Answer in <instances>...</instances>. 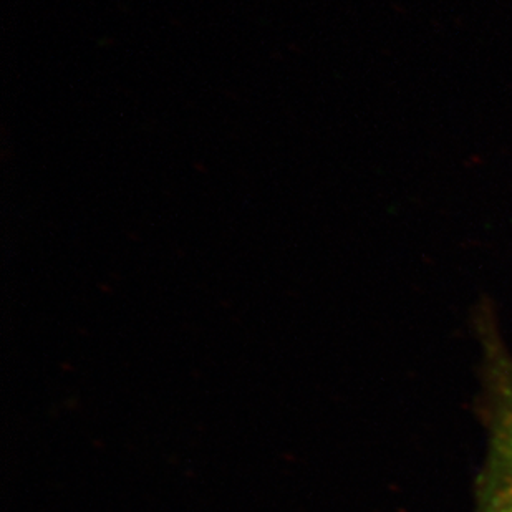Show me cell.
Segmentation results:
<instances>
[{"instance_id":"1","label":"cell","mask_w":512,"mask_h":512,"mask_svg":"<svg viewBox=\"0 0 512 512\" xmlns=\"http://www.w3.org/2000/svg\"><path fill=\"white\" fill-rule=\"evenodd\" d=\"M478 334L483 360L476 410L488 431V450L512 455V353L493 320L483 319Z\"/></svg>"},{"instance_id":"2","label":"cell","mask_w":512,"mask_h":512,"mask_svg":"<svg viewBox=\"0 0 512 512\" xmlns=\"http://www.w3.org/2000/svg\"><path fill=\"white\" fill-rule=\"evenodd\" d=\"M474 512H512V455L488 450L476 478Z\"/></svg>"}]
</instances>
